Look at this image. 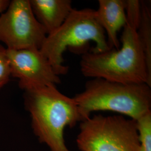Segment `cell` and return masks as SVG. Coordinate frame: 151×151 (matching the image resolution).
I'll return each instance as SVG.
<instances>
[{
    "instance_id": "obj_8",
    "label": "cell",
    "mask_w": 151,
    "mask_h": 151,
    "mask_svg": "<svg viewBox=\"0 0 151 151\" xmlns=\"http://www.w3.org/2000/svg\"><path fill=\"white\" fill-rule=\"evenodd\" d=\"M97 21L105 32L110 49L120 48L118 32L127 24L124 0H99Z\"/></svg>"
},
{
    "instance_id": "obj_2",
    "label": "cell",
    "mask_w": 151,
    "mask_h": 151,
    "mask_svg": "<svg viewBox=\"0 0 151 151\" xmlns=\"http://www.w3.org/2000/svg\"><path fill=\"white\" fill-rule=\"evenodd\" d=\"M120 40L122 46L118 49L83 53L80 63L82 74L91 78H101L123 83H147L151 87L137 28L126 24Z\"/></svg>"
},
{
    "instance_id": "obj_11",
    "label": "cell",
    "mask_w": 151,
    "mask_h": 151,
    "mask_svg": "<svg viewBox=\"0 0 151 151\" xmlns=\"http://www.w3.org/2000/svg\"><path fill=\"white\" fill-rule=\"evenodd\" d=\"M135 121L139 142L138 151H151V111Z\"/></svg>"
},
{
    "instance_id": "obj_13",
    "label": "cell",
    "mask_w": 151,
    "mask_h": 151,
    "mask_svg": "<svg viewBox=\"0 0 151 151\" xmlns=\"http://www.w3.org/2000/svg\"><path fill=\"white\" fill-rule=\"evenodd\" d=\"M10 1L9 0H0V13L5 11L10 4Z\"/></svg>"
},
{
    "instance_id": "obj_12",
    "label": "cell",
    "mask_w": 151,
    "mask_h": 151,
    "mask_svg": "<svg viewBox=\"0 0 151 151\" xmlns=\"http://www.w3.org/2000/svg\"><path fill=\"white\" fill-rule=\"evenodd\" d=\"M11 70L7 54V48L0 44V88L10 81Z\"/></svg>"
},
{
    "instance_id": "obj_7",
    "label": "cell",
    "mask_w": 151,
    "mask_h": 151,
    "mask_svg": "<svg viewBox=\"0 0 151 151\" xmlns=\"http://www.w3.org/2000/svg\"><path fill=\"white\" fill-rule=\"evenodd\" d=\"M11 76L19 79V86L25 90L61 83L52 66L38 49H7Z\"/></svg>"
},
{
    "instance_id": "obj_3",
    "label": "cell",
    "mask_w": 151,
    "mask_h": 151,
    "mask_svg": "<svg viewBox=\"0 0 151 151\" xmlns=\"http://www.w3.org/2000/svg\"><path fill=\"white\" fill-rule=\"evenodd\" d=\"M73 99L82 122L98 111H113L134 120L151 111V87L147 83H123L93 78Z\"/></svg>"
},
{
    "instance_id": "obj_4",
    "label": "cell",
    "mask_w": 151,
    "mask_h": 151,
    "mask_svg": "<svg viewBox=\"0 0 151 151\" xmlns=\"http://www.w3.org/2000/svg\"><path fill=\"white\" fill-rule=\"evenodd\" d=\"M90 41L95 44L91 52L110 50L105 32L97 21L96 10L73 9L61 26L47 35L40 50L60 76L69 70V67L63 65L66 49L86 48Z\"/></svg>"
},
{
    "instance_id": "obj_9",
    "label": "cell",
    "mask_w": 151,
    "mask_h": 151,
    "mask_svg": "<svg viewBox=\"0 0 151 151\" xmlns=\"http://www.w3.org/2000/svg\"><path fill=\"white\" fill-rule=\"evenodd\" d=\"M32 12L47 35L57 30L73 10L70 0H29Z\"/></svg>"
},
{
    "instance_id": "obj_1",
    "label": "cell",
    "mask_w": 151,
    "mask_h": 151,
    "mask_svg": "<svg viewBox=\"0 0 151 151\" xmlns=\"http://www.w3.org/2000/svg\"><path fill=\"white\" fill-rule=\"evenodd\" d=\"M24 98L39 141L50 151H70L65 143V128L82 122L73 97L62 93L55 85H48L24 90Z\"/></svg>"
},
{
    "instance_id": "obj_5",
    "label": "cell",
    "mask_w": 151,
    "mask_h": 151,
    "mask_svg": "<svg viewBox=\"0 0 151 151\" xmlns=\"http://www.w3.org/2000/svg\"><path fill=\"white\" fill-rule=\"evenodd\" d=\"M76 143L81 151H138L136 121L121 115H95L80 122Z\"/></svg>"
},
{
    "instance_id": "obj_6",
    "label": "cell",
    "mask_w": 151,
    "mask_h": 151,
    "mask_svg": "<svg viewBox=\"0 0 151 151\" xmlns=\"http://www.w3.org/2000/svg\"><path fill=\"white\" fill-rule=\"evenodd\" d=\"M47 34L32 12L29 0H12L0 16V42L6 48L42 47Z\"/></svg>"
},
{
    "instance_id": "obj_10",
    "label": "cell",
    "mask_w": 151,
    "mask_h": 151,
    "mask_svg": "<svg viewBox=\"0 0 151 151\" xmlns=\"http://www.w3.org/2000/svg\"><path fill=\"white\" fill-rule=\"evenodd\" d=\"M140 19L137 29L138 39L143 50L149 77L151 78V10L148 2L140 1Z\"/></svg>"
}]
</instances>
